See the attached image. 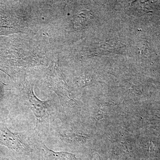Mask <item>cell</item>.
Returning <instances> with one entry per match:
<instances>
[{"instance_id":"obj_1","label":"cell","mask_w":160,"mask_h":160,"mask_svg":"<svg viewBox=\"0 0 160 160\" xmlns=\"http://www.w3.org/2000/svg\"><path fill=\"white\" fill-rule=\"evenodd\" d=\"M0 145L15 151H22L26 145L19 133L10 131L6 126H0Z\"/></svg>"},{"instance_id":"obj_2","label":"cell","mask_w":160,"mask_h":160,"mask_svg":"<svg viewBox=\"0 0 160 160\" xmlns=\"http://www.w3.org/2000/svg\"><path fill=\"white\" fill-rule=\"evenodd\" d=\"M28 106L36 118L37 122L48 114L47 102L38 99L33 93L32 88L28 92Z\"/></svg>"},{"instance_id":"obj_3","label":"cell","mask_w":160,"mask_h":160,"mask_svg":"<svg viewBox=\"0 0 160 160\" xmlns=\"http://www.w3.org/2000/svg\"><path fill=\"white\" fill-rule=\"evenodd\" d=\"M43 148L47 155L54 160H76L75 156L72 153L65 152H56L49 149L43 144Z\"/></svg>"}]
</instances>
